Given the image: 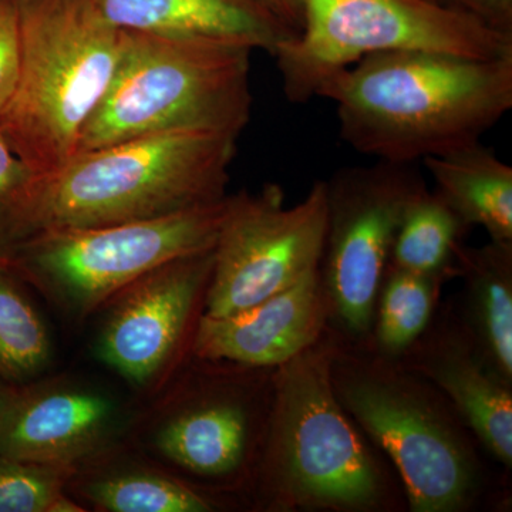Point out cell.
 <instances>
[{
    "label": "cell",
    "mask_w": 512,
    "mask_h": 512,
    "mask_svg": "<svg viewBox=\"0 0 512 512\" xmlns=\"http://www.w3.org/2000/svg\"><path fill=\"white\" fill-rule=\"evenodd\" d=\"M330 372L345 412L396 464L412 510H460L473 494L476 466L446 413L393 370L332 360Z\"/></svg>",
    "instance_id": "obj_8"
},
{
    "label": "cell",
    "mask_w": 512,
    "mask_h": 512,
    "mask_svg": "<svg viewBox=\"0 0 512 512\" xmlns=\"http://www.w3.org/2000/svg\"><path fill=\"white\" fill-rule=\"evenodd\" d=\"M467 225L436 191H417L400 221L390 266L423 275L453 271Z\"/></svg>",
    "instance_id": "obj_19"
},
{
    "label": "cell",
    "mask_w": 512,
    "mask_h": 512,
    "mask_svg": "<svg viewBox=\"0 0 512 512\" xmlns=\"http://www.w3.org/2000/svg\"><path fill=\"white\" fill-rule=\"evenodd\" d=\"M437 194L460 220L487 231L490 241L512 244V167L477 143L421 161Z\"/></svg>",
    "instance_id": "obj_16"
},
{
    "label": "cell",
    "mask_w": 512,
    "mask_h": 512,
    "mask_svg": "<svg viewBox=\"0 0 512 512\" xmlns=\"http://www.w3.org/2000/svg\"><path fill=\"white\" fill-rule=\"evenodd\" d=\"M87 498L111 512H205L201 495L177 481L156 474L127 473L94 481Z\"/></svg>",
    "instance_id": "obj_22"
},
{
    "label": "cell",
    "mask_w": 512,
    "mask_h": 512,
    "mask_svg": "<svg viewBox=\"0 0 512 512\" xmlns=\"http://www.w3.org/2000/svg\"><path fill=\"white\" fill-rule=\"evenodd\" d=\"M18 86L0 111V130L39 175L77 153L80 134L109 89L123 30L94 0H19Z\"/></svg>",
    "instance_id": "obj_3"
},
{
    "label": "cell",
    "mask_w": 512,
    "mask_h": 512,
    "mask_svg": "<svg viewBox=\"0 0 512 512\" xmlns=\"http://www.w3.org/2000/svg\"><path fill=\"white\" fill-rule=\"evenodd\" d=\"M212 265L214 248L168 262L131 285L101 333L100 359L128 382L153 379L183 336Z\"/></svg>",
    "instance_id": "obj_11"
},
{
    "label": "cell",
    "mask_w": 512,
    "mask_h": 512,
    "mask_svg": "<svg viewBox=\"0 0 512 512\" xmlns=\"http://www.w3.org/2000/svg\"><path fill=\"white\" fill-rule=\"evenodd\" d=\"M261 2L268 6L296 36L302 25V10L299 0H261Z\"/></svg>",
    "instance_id": "obj_27"
},
{
    "label": "cell",
    "mask_w": 512,
    "mask_h": 512,
    "mask_svg": "<svg viewBox=\"0 0 512 512\" xmlns=\"http://www.w3.org/2000/svg\"><path fill=\"white\" fill-rule=\"evenodd\" d=\"M252 52L241 43L123 30L119 64L77 153L165 131L241 136L251 120Z\"/></svg>",
    "instance_id": "obj_4"
},
{
    "label": "cell",
    "mask_w": 512,
    "mask_h": 512,
    "mask_svg": "<svg viewBox=\"0 0 512 512\" xmlns=\"http://www.w3.org/2000/svg\"><path fill=\"white\" fill-rule=\"evenodd\" d=\"M40 175L0 130V261L25 237V218Z\"/></svg>",
    "instance_id": "obj_24"
},
{
    "label": "cell",
    "mask_w": 512,
    "mask_h": 512,
    "mask_svg": "<svg viewBox=\"0 0 512 512\" xmlns=\"http://www.w3.org/2000/svg\"><path fill=\"white\" fill-rule=\"evenodd\" d=\"M299 2L301 29L272 55L289 103H308L333 74L377 53L424 50L473 59L512 56V35L434 0Z\"/></svg>",
    "instance_id": "obj_5"
},
{
    "label": "cell",
    "mask_w": 512,
    "mask_h": 512,
    "mask_svg": "<svg viewBox=\"0 0 512 512\" xmlns=\"http://www.w3.org/2000/svg\"><path fill=\"white\" fill-rule=\"evenodd\" d=\"M16 279L0 264V380L8 384L39 375L50 359L45 323Z\"/></svg>",
    "instance_id": "obj_20"
},
{
    "label": "cell",
    "mask_w": 512,
    "mask_h": 512,
    "mask_svg": "<svg viewBox=\"0 0 512 512\" xmlns=\"http://www.w3.org/2000/svg\"><path fill=\"white\" fill-rule=\"evenodd\" d=\"M316 97L335 104L340 137L357 153L421 163L480 143L507 116L512 56L377 53L333 74Z\"/></svg>",
    "instance_id": "obj_1"
},
{
    "label": "cell",
    "mask_w": 512,
    "mask_h": 512,
    "mask_svg": "<svg viewBox=\"0 0 512 512\" xmlns=\"http://www.w3.org/2000/svg\"><path fill=\"white\" fill-rule=\"evenodd\" d=\"M446 8L467 13L498 32L512 35V0H434Z\"/></svg>",
    "instance_id": "obj_26"
},
{
    "label": "cell",
    "mask_w": 512,
    "mask_h": 512,
    "mask_svg": "<svg viewBox=\"0 0 512 512\" xmlns=\"http://www.w3.org/2000/svg\"><path fill=\"white\" fill-rule=\"evenodd\" d=\"M22 60L19 0H0V111L18 86Z\"/></svg>",
    "instance_id": "obj_25"
},
{
    "label": "cell",
    "mask_w": 512,
    "mask_h": 512,
    "mask_svg": "<svg viewBox=\"0 0 512 512\" xmlns=\"http://www.w3.org/2000/svg\"><path fill=\"white\" fill-rule=\"evenodd\" d=\"M330 367V357L312 348L282 365L274 424L276 474L295 503L369 508L382 495V477L336 397Z\"/></svg>",
    "instance_id": "obj_7"
},
{
    "label": "cell",
    "mask_w": 512,
    "mask_h": 512,
    "mask_svg": "<svg viewBox=\"0 0 512 512\" xmlns=\"http://www.w3.org/2000/svg\"><path fill=\"white\" fill-rule=\"evenodd\" d=\"M468 322L478 353L505 382L512 380V244L460 247Z\"/></svg>",
    "instance_id": "obj_17"
},
{
    "label": "cell",
    "mask_w": 512,
    "mask_h": 512,
    "mask_svg": "<svg viewBox=\"0 0 512 512\" xmlns=\"http://www.w3.org/2000/svg\"><path fill=\"white\" fill-rule=\"evenodd\" d=\"M326 228V181H316L293 207H286L276 184L228 197L214 245L205 316L244 311L319 269Z\"/></svg>",
    "instance_id": "obj_9"
},
{
    "label": "cell",
    "mask_w": 512,
    "mask_h": 512,
    "mask_svg": "<svg viewBox=\"0 0 512 512\" xmlns=\"http://www.w3.org/2000/svg\"><path fill=\"white\" fill-rule=\"evenodd\" d=\"M116 407L103 394L69 387L10 389L0 413V454L72 468L106 446Z\"/></svg>",
    "instance_id": "obj_12"
},
{
    "label": "cell",
    "mask_w": 512,
    "mask_h": 512,
    "mask_svg": "<svg viewBox=\"0 0 512 512\" xmlns=\"http://www.w3.org/2000/svg\"><path fill=\"white\" fill-rule=\"evenodd\" d=\"M444 276L387 268L379 293L377 342L387 355H399L427 328Z\"/></svg>",
    "instance_id": "obj_21"
},
{
    "label": "cell",
    "mask_w": 512,
    "mask_h": 512,
    "mask_svg": "<svg viewBox=\"0 0 512 512\" xmlns=\"http://www.w3.org/2000/svg\"><path fill=\"white\" fill-rule=\"evenodd\" d=\"M238 138L218 131H165L79 151L53 173L40 175L23 241L53 229L151 220L221 201Z\"/></svg>",
    "instance_id": "obj_2"
},
{
    "label": "cell",
    "mask_w": 512,
    "mask_h": 512,
    "mask_svg": "<svg viewBox=\"0 0 512 512\" xmlns=\"http://www.w3.org/2000/svg\"><path fill=\"white\" fill-rule=\"evenodd\" d=\"M126 32L247 45L274 55L295 36L261 0H94Z\"/></svg>",
    "instance_id": "obj_14"
},
{
    "label": "cell",
    "mask_w": 512,
    "mask_h": 512,
    "mask_svg": "<svg viewBox=\"0 0 512 512\" xmlns=\"http://www.w3.org/2000/svg\"><path fill=\"white\" fill-rule=\"evenodd\" d=\"M420 369L447 393L487 450L511 467V383L495 373L476 348L457 342L431 349Z\"/></svg>",
    "instance_id": "obj_15"
},
{
    "label": "cell",
    "mask_w": 512,
    "mask_h": 512,
    "mask_svg": "<svg viewBox=\"0 0 512 512\" xmlns=\"http://www.w3.org/2000/svg\"><path fill=\"white\" fill-rule=\"evenodd\" d=\"M247 416L232 404H212L180 414L158 433L157 446L178 466L201 476H222L241 464Z\"/></svg>",
    "instance_id": "obj_18"
},
{
    "label": "cell",
    "mask_w": 512,
    "mask_h": 512,
    "mask_svg": "<svg viewBox=\"0 0 512 512\" xmlns=\"http://www.w3.org/2000/svg\"><path fill=\"white\" fill-rule=\"evenodd\" d=\"M328 302L320 271L291 288L232 315L202 316L194 349L198 356L251 366H282L315 345Z\"/></svg>",
    "instance_id": "obj_13"
},
{
    "label": "cell",
    "mask_w": 512,
    "mask_h": 512,
    "mask_svg": "<svg viewBox=\"0 0 512 512\" xmlns=\"http://www.w3.org/2000/svg\"><path fill=\"white\" fill-rule=\"evenodd\" d=\"M72 468L26 463L0 454V512H79L63 493Z\"/></svg>",
    "instance_id": "obj_23"
},
{
    "label": "cell",
    "mask_w": 512,
    "mask_h": 512,
    "mask_svg": "<svg viewBox=\"0 0 512 512\" xmlns=\"http://www.w3.org/2000/svg\"><path fill=\"white\" fill-rule=\"evenodd\" d=\"M10 389H12V387H9L8 383L0 380V413H2L3 406H5L6 399H8Z\"/></svg>",
    "instance_id": "obj_28"
},
{
    "label": "cell",
    "mask_w": 512,
    "mask_h": 512,
    "mask_svg": "<svg viewBox=\"0 0 512 512\" xmlns=\"http://www.w3.org/2000/svg\"><path fill=\"white\" fill-rule=\"evenodd\" d=\"M416 164L375 161L335 173L328 187V228L320 272L328 309L346 329L372 326L397 229L426 185Z\"/></svg>",
    "instance_id": "obj_10"
},
{
    "label": "cell",
    "mask_w": 512,
    "mask_h": 512,
    "mask_svg": "<svg viewBox=\"0 0 512 512\" xmlns=\"http://www.w3.org/2000/svg\"><path fill=\"white\" fill-rule=\"evenodd\" d=\"M227 198L151 220L40 232L0 264L86 315L168 262L214 248Z\"/></svg>",
    "instance_id": "obj_6"
}]
</instances>
